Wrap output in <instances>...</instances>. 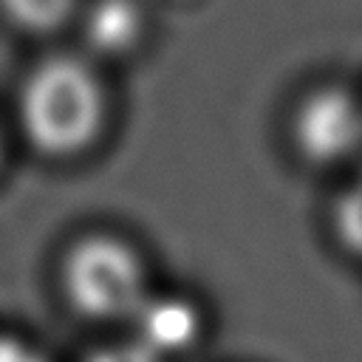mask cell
<instances>
[{
    "label": "cell",
    "mask_w": 362,
    "mask_h": 362,
    "mask_svg": "<svg viewBox=\"0 0 362 362\" xmlns=\"http://www.w3.org/2000/svg\"><path fill=\"white\" fill-rule=\"evenodd\" d=\"M17 116L34 150L71 158L102 136L107 93L99 74L79 57H51L31 68L20 85Z\"/></svg>",
    "instance_id": "obj_1"
},
{
    "label": "cell",
    "mask_w": 362,
    "mask_h": 362,
    "mask_svg": "<svg viewBox=\"0 0 362 362\" xmlns=\"http://www.w3.org/2000/svg\"><path fill=\"white\" fill-rule=\"evenodd\" d=\"M153 288L144 255L119 235L88 232L59 257V294L88 322L127 325Z\"/></svg>",
    "instance_id": "obj_2"
},
{
    "label": "cell",
    "mask_w": 362,
    "mask_h": 362,
    "mask_svg": "<svg viewBox=\"0 0 362 362\" xmlns=\"http://www.w3.org/2000/svg\"><path fill=\"white\" fill-rule=\"evenodd\" d=\"M291 139L314 164H337L362 147V105L345 88H317L294 110Z\"/></svg>",
    "instance_id": "obj_3"
},
{
    "label": "cell",
    "mask_w": 362,
    "mask_h": 362,
    "mask_svg": "<svg viewBox=\"0 0 362 362\" xmlns=\"http://www.w3.org/2000/svg\"><path fill=\"white\" fill-rule=\"evenodd\" d=\"M127 328L139 345H144L158 359L170 362L173 356H184L198 348L206 331V320L204 308L192 297L153 288L127 322Z\"/></svg>",
    "instance_id": "obj_4"
},
{
    "label": "cell",
    "mask_w": 362,
    "mask_h": 362,
    "mask_svg": "<svg viewBox=\"0 0 362 362\" xmlns=\"http://www.w3.org/2000/svg\"><path fill=\"white\" fill-rule=\"evenodd\" d=\"M88 40L102 54H127L141 40V11L133 0H96L88 11Z\"/></svg>",
    "instance_id": "obj_5"
},
{
    "label": "cell",
    "mask_w": 362,
    "mask_h": 362,
    "mask_svg": "<svg viewBox=\"0 0 362 362\" xmlns=\"http://www.w3.org/2000/svg\"><path fill=\"white\" fill-rule=\"evenodd\" d=\"M76 0H0V14L28 34H48L71 20Z\"/></svg>",
    "instance_id": "obj_6"
},
{
    "label": "cell",
    "mask_w": 362,
    "mask_h": 362,
    "mask_svg": "<svg viewBox=\"0 0 362 362\" xmlns=\"http://www.w3.org/2000/svg\"><path fill=\"white\" fill-rule=\"evenodd\" d=\"M82 362H164V359H158L144 345H139L133 337H127V339H116V342L99 345Z\"/></svg>",
    "instance_id": "obj_7"
},
{
    "label": "cell",
    "mask_w": 362,
    "mask_h": 362,
    "mask_svg": "<svg viewBox=\"0 0 362 362\" xmlns=\"http://www.w3.org/2000/svg\"><path fill=\"white\" fill-rule=\"evenodd\" d=\"M0 362H54L37 342L17 331H0Z\"/></svg>",
    "instance_id": "obj_8"
},
{
    "label": "cell",
    "mask_w": 362,
    "mask_h": 362,
    "mask_svg": "<svg viewBox=\"0 0 362 362\" xmlns=\"http://www.w3.org/2000/svg\"><path fill=\"white\" fill-rule=\"evenodd\" d=\"M0 161H3V136H0Z\"/></svg>",
    "instance_id": "obj_9"
}]
</instances>
